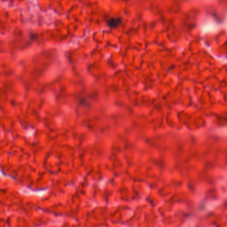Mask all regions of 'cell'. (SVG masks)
Masks as SVG:
<instances>
[{
	"label": "cell",
	"instance_id": "cell-1",
	"mask_svg": "<svg viewBox=\"0 0 227 227\" xmlns=\"http://www.w3.org/2000/svg\"><path fill=\"white\" fill-rule=\"evenodd\" d=\"M107 25L111 28H115L119 27L122 23L121 17H112L110 18L107 21Z\"/></svg>",
	"mask_w": 227,
	"mask_h": 227
}]
</instances>
